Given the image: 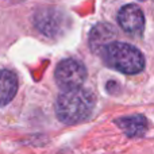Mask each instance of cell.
<instances>
[{
	"instance_id": "obj_1",
	"label": "cell",
	"mask_w": 154,
	"mask_h": 154,
	"mask_svg": "<svg viewBox=\"0 0 154 154\" xmlns=\"http://www.w3.org/2000/svg\"><path fill=\"white\" fill-rule=\"evenodd\" d=\"M95 95L84 88L66 89L57 97V118L66 125H77L89 118L95 108Z\"/></svg>"
},
{
	"instance_id": "obj_2",
	"label": "cell",
	"mask_w": 154,
	"mask_h": 154,
	"mask_svg": "<svg viewBox=\"0 0 154 154\" xmlns=\"http://www.w3.org/2000/svg\"><path fill=\"white\" fill-rule=\"evenodd\" d=\"M109 68L125 75H137L145 69V57L137 48L123 42H109L100 51Z\"/></svg>"
},
{
	"instance_id": "obj_3",
	"label": "cell",
	"mask_w": 154,
	"mask_h": 154,
	"mask_svg": "<svg viewBox=\"0 0 154 154\" xmlns=\"http://www.w3.org/2000/svg\"><path fill=\"white\" fill-rule=\"evenodd\" d=\"M56 82L61 89H73L84 84L87 79V68L79 60H64L56 68L54 72Z\"/></svg>"
},
{
	"instance_id": "obj_4",
	"label": "cell",
	"mask_w": 154,
	"mask_h": 154,
	"mask_svg": "<svg viewBox=\"0 0 154 154\" xmlns=\"http://www.w3.org/2000/svg\"><path fill=\"white\" fill-rule=\"evenodd\" d=\"M34 24L42 34L48 37H57L68 27V18L57 8H42L34 16Z\"/></svg>"
},
{
	"instance_id": "obj_5",
	"label": "cell",
	"mask_w": 154,
	"mask_h": 154,
	"mask_svg": "<svg viewBox=\"0 0 154 154\" xmlns=\"http://www.w3.org/2000/svg\"><path fill=\"white\" fill-rule=\"evenodd\" d=\"M118 23L123 31L130 35L142 34L145 27V16L142 10L135 4H127L120 8L118 14Z\"/></svg>"
},
{
	"instance_id": "obj_6",
	"label": "cell",
	"mask_w": 154,
	"mask_h": 154,
	"mask_svg": "<svg viewBox=\"0 0 154 154\" xmlns=\"http://www.w3.org/2000/svg\"><path fill=\"white\" fill-rule=\"evenodd\" d=\"M116 37L115 29L108 23H99L92 29L89 34V46L92 51L100 53L106 45L114 41Z\"/></svg>"
},
{
	"instance_id": "obj_7",
	"label": "cell",
	"mask_w": 154,
	"mask_h": 154,
	"mask_svg": "<svg viewBox=\"0 0 154 154\" xmlns=\"http://www.w3.org/2000/svg\"><path fill=\"white\" fill-rule=\"evenodd\" d=\"M18 77L11 70H0V107L7 106L16 95Z\"/></svg>"
},
{
	"instance_id": "obj_8",
	"label": "cell",
	"mask_w": 154,
	"mask_h": 154,
	"mask_svg": "<svg viewBox=\"0 0 154 154\" xmlns=\"http://www.w3.org/2000/svg\"><path fill=\"white\" fill-rule=\"evenodd\" d=\"M116 123L128 137H142L147 131V119L143 115L120 118L116 119Z\"/></svg>"
}]
</instances>
